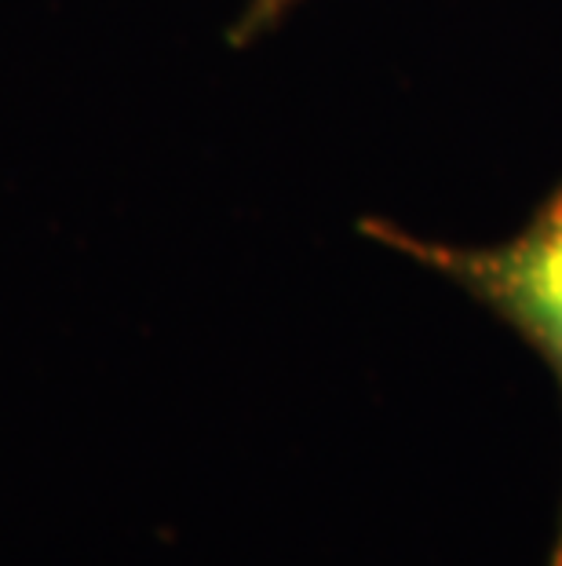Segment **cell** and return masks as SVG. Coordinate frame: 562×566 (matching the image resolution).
<instances>
[{"label":"cell","instance_id":"2","mask_svg":"<svg viewBox=\"0 0 562 566\" xmlns=\"http://www.w3.org/2000/svg\"><path fill=\"white\" fill-rule=\"evenodd\" d=\"M300 4L304 0H248L242 8V15L231 22V30H226V44L237 48V52H242V48H253L256 41L267 38V33L278 30Z\"/></svg>","mask_w":562,"mask_h":566},{"label":"cell","instance_id":"1","mask_svg":"<svg viewBox=\"0 0 562 566\" xmlns=\"http://www.w3.org/2000/svg\"><path fill=\"white\" fill-rule=\"evenodd\" d=\"M358 234L464 289L541 358L562 399V179L541 198L530 220L497 245L432 242L384 216H362ZM548 566H562V509Z\"/></svg>","mask_w":562,"mask_h":566}]
</instances>
